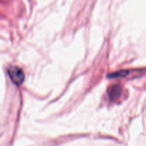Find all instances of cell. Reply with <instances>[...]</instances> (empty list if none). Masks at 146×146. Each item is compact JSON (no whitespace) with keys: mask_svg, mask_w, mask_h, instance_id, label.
I'll use <instances>...</instances> for the list:
<instances>
[{"mask_svg":"<svg viewBox=\"0 0 146 146\" xmlns=\"http://www.w3.org/2000/svg\"><path fill=\"white\" fill-rule=\"evenodd\" d=\"M8 74L13 84L20 86L24 82L25 75L21 68L18 66H11L8 70Z\"/></svg>","mask_w":146,"mask_h":146,"instance_id":"1","label":"cell"},{"mask_svg":"<svg viewBox=\"0 0 146 146\" xmlns=\"http://www.w3.org/2000/svg\"><path fill=\"white\" fill-rule=\"evenodd\" d=\"M123 93V87L120 84L113 85L108 90V96L111 101H116L121 96Z\"/></svg>","mask_w":146,"mask_h":146,"instance_id":"2","label":"cell"},{"mask_svg":"<svg viewBox=\"0 0 146 146\" xmlns=\"http://www.w3.org/2000/svg\"><path fill=\"white\" fill-rule=\"evenodd\" d=\"M129 72L128 71H118V72L114 73V74L108 75L109 77H113V78H117V77H125L126 76L128 75Z\"/></svg>","mask_w":146,"mask_h":146,"instance_id":"3","label":"cell"}]
</instances>
